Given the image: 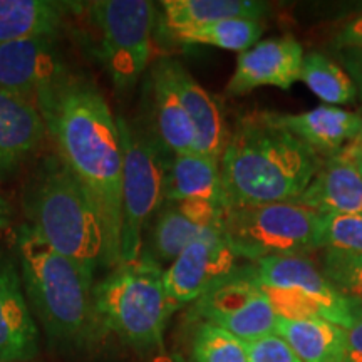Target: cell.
<instances>
[{
  "label": "cell",
  "instance_id": "obj_35",
  "mask_svg": "<svg viewBox=\"0 0 362 362\" xmlns=\"http://www.w3.org/2000/svg\"><path fill=\"white\" fill-rule=\"evenodd\" d=\"M146 362H185V361L181 359L178 354H173V352L160 349V351H156L151 357H149Z\"/></svg>",
  "mask_w": 362,
  "mask_h": 362
},
{
  "label": "cell",
  "instance_id": "obj_17",
  "mask_svg": "<svg viewBox=\"0 0 362 362\" xmlns=\"http://www.w3.org/2000/svg\"><path fill=\"white\" fill-rule=\"evenodd\" d=\"M47 136L42 115L33 103L0 89V175L11 173Z\"/></svg>",
  "mask_w": 362,
  "mask_h": 362
},
{
  "label": "cell",
  "instance_id": "obj_12",
  "mask_svg": "<svg viewBox=\"0 0 362 362\" xmlns=\"http://www.w3.org/2000/svg\"><path fill=\"white\" fill-rule=\"evenodd\" d=\"M257 279L264 287L292 288L324 304L332 314L334 324L349 329L362 310V304L342 293L330 280L317 269L305 255L267 257L253 262Z\"/></svg>",
  "mask_w": 362,
  "mask_h": 362
},
{
  "label": "cell",
  "instance_id": "obj_32",
  "mask_svg": "<svg viewBox=\"0 0 362 362\" xmlns=\"http://www.w3.org/2000/svg\"><path fill=\"white\" fill-rule=\"evenodd\" d=\"M337 56L341 59V64L344 71L351 76L354 81L357 93L362 96V51H356V49H341L337 51Z\"/></svg>",
  "mask_w": 362,
  "mask_h": 362
},
{
  "label": "cell",
  "instance_id": "obj_15",
  "mask_svg": "<svg viewBox=\"0 0 362 362\" xmlns=\"http://www.w3.org/2000/svg\"><path fill=\"white\" fill-rule=\"evenodd\" d=\"M163 59H165L171 84L178 93L181 103H183L185 110H187L193 123L194 136H197L194 151L220 161L230 134L220 104L205 88H202L194 81L189 71L181 62L168 57Z\"/></svg>",
  "mask_w": 362,
  "mask_h": 362
},
{
  "label": "cell",
  "instance_id": "obj_29",
  "mask_svg": "<svg viewBox=\"0 0 362 362\" xmlns=\"http://www.w3.org/2000/svg\"><path fill=\"white\" fill-rule=\"evenodd\" d=\"M322 274L342 293L362 304V253L324 250Z\"/></svg>",
  "mask_w": 362,
  "mask_h": 362
},
{
  "label": "cell",
  "instance_id": "obj_27",
  "mask_svg": "<svg viewBox=\"0 0 362 362\" xmlns=\"http://www.w3.org/2000/svg\"><path fill=\"white\" fill-rule=\"evenodd\" d=\"M193 362H247L245 342L210 322L197 325L192 339Z\"/></svg>",
  "mask_w": 362,
  "mask_h": 362
},
{
  "label": "cell",
  "instance_id": "obj_22",
  "mask_svg": "<svg viewBox=\"0 0 362 362\" xmlns=\"http://www.w3.org/2000/svg\"><path fill=\"white\" fill-rule=\"evenodd\" d=\"M71 4L52 0H0V44L56 37Z\"/></svg>",
  "mask_w": 362,
  "mask_h": 362
},
{
  "label": "cell",
  "instance_id": "obj_26",
  "mask_svg": "<svg viewBox=\"0 0 362 362\" xmlns=\"http://www.w3.org/2000/svg\"><path fill=\"white\" fill-rule=\"evenodd\" d=\"M300 81L327 104H351L359 94L354 81L344 67L320 52H310L304 57Z\"/></svg>",
  "mask_w": 362,
  "mask_h": 362
},
{
  "label": "cell",
  "instance_id": "obj_24",
  "mask_svg": "<svg viewBox=\"0 0 362 362\" xmlns=\"http://www.w3.org/2000/svg\"><path fill=\"white\" fill-rule=\"evenodd\" d=\"M206 230L208 228H203V226L187 218L175 203L166 202V205H163L155 215L151 235H149L148 252L143 253L160 267L166 264L171 265L176 257L189 243L200 238Z\"/></svg>",
  "mask_w": 362,
  "mask_h": 362
},
{
  "label": "cell",
  "instance_id": "obj_33",
  "mask_svg": "<svg viewBox=\"0 0 362 362\" xmlns=\"http://www.w3.org/2000/svg\"><path fill=\"white\" fill-rule=\"evenodd\" d=\"M346 362H362V310L356 317L354 324L347 329Z\"/></svg>",
  "mask_w": 362,
  "mask_h": 362
},
{
  "label": "cell",
  "instance_id": "obj_2",
  "mask_svg": "<svg viewBox=\"0 0 362 362\" xmlns=\"http://www.w3.org/2000/svg\"><path fill=\"white\" fill-rule=\"evenodd\" d=\"M324 158L269 111L240 116L220 158L225 208L296 202Z\"/></svg>",
  "mask_w": 362,
  "mask_h": 362
},
{
  "label": "cell",
  "instance_id": "obj_8",
  "mask_svg": "<svg viewBox=\"0 0 362 362\" xmlns=\"http://www.w3.org/2000/svg\"><path fill=\"white\" fill-rule=\"evenodd\" d=\"M123 148V223L121 264L136 262L143 253V232L160 210L165 178V149L156 136L116 117Z\"/></svg>",
  "mask_w": 362,
  "mask_h": 362
},
{
  "label": "cell",
  "instance_id": "obj_4",
  "mask_svg": "<svg viewBox=\"0 0 362 362\" xmlns=\"http://www.w3.org/2000/svg\"><path fill=\"white\" fill-rule=\"evenodd\" d=\"M30 226L59 253L90 272L104 267V230L96 208L59 158L45 161L29 194Z\"/></svg>",
  "mask_w": 362,
  "mask_h": 362
},
{
  "label": "cell",
  "instance_id": "obj_1",
  "mask_svg": "<svg viewBox=\"0 0 362 362\" xmlns=\"http://www.w3.org/2000/svg\"><path fill=\"white\" fill-rule=\"evenodd\" d=\"M59 160L96 208L104 230V267L121 264L123 148L116 117L93 83L71 78L39 106Z\"/></svg>",
  "mask_w": 362,
  "mask_h": 362
},
{
  "label": "cell",
  "instance_id": "obj_10",
  "mask_svg": "<svg viewBox=\"0 0 362 362\" xmlns=\"http://www.w3.org/2000/svg\"><path fill=\"white\" fill-rule=\"evenodd\" d=\"M72 76L56 37H34L0 44V89L39 106Z\"/></svg>",
  "mask_w": 362,
  "mask_h": 362
},
{
  "label": "cell",
  "instance_id": "obj_34",
  "mask_svg": "<svg viewBox=\"0 0 362 362\" xmlns=\"http://www.w3.org/2000/svg\"><path fill=\"white\" fill-rule=\"evenodd\" d=\"M337 156H341L342 160L356 163V165H362V123L354 138L337 153Z\"/></svg>",
  "mask_w": 362,
  "mask_h": 362
},
{
  "label": "cell",
  "instance_id": "obj_37",
  "mask_svg": "<svg viewBox=\"0 0 362 362\" xmlns=\"http://www.w3.org/2000/svg\"><path fill=\"white\" fill-rule=\"evenodd\" d=\"M357 166H359V170H361V173H362V165H357Z\"/></svg>",
  "mask_w": 362,
  "mask_h": 362
},
{
  "label": "cell",
  "instance_id": "obj_11",
  "mask_svg": "<svg viewBox=\"0 0 362 362\" xmlns=\"http://www.w3.org/2000/svg\"><path fill=\"white\" fill-rule=\"evenodd\" d=\"M237 259L221 225L208 228L165 270L166 293L175 309L193 304L237 269Z\"/></svg>",
  "mask_w": 362,
  "mask_h": 362
},
{
  "label": "cell",
  "instance_id": "obj_36",
  "mask_svg": "<svg viewBox=\"0 0 362 362\" xmlns=\"http://www.w3.org/2000/svg\"><path fill=\"white\" fill-rule=\"evenodd\" d=\"M8 223V218H7V205L6 202H4V198L0 197V228H4V226H7Z\"/></svg>",
  "mask_w": 362,
  "mask_h": 362
},
{
  "label": "cell",
  "instance_id": "obj_6",
  "mask_svg": "<svg viewBox=\"0 0 362 362\" xmlns=\"http://www.w3.org/2000/svg\"><path fill=\"white\" fill-rule=\"evenodd\" d=\"M319 218V214L292 202L265 203L225 208L221 228L235 255L253 264L317 250Z\"/></svg>",
  "mask_w": 362,
  "mask_h": 362
},
{
  "label": "cell",
  "instance_id": "obj_19",
  "mask_svg": "<svg viewBox=\"0 0 362 362\" xmlns=\"http://www.w3.org/2000/svg\"><path fill=\"white\" fill-rule=\"evenodd\" d=\"M156 139L170 155L194 151V128L183 103L171 84L165 59H158L149 72Z\"/></svg>",
  "mask_w": 362,
  "mask_h": 362
},
{
  "label": "cell",
  "instance_id": "obj_3",
  "mask_svg": "<svg viewBox=\"0 0 362 362\" xmlns=\"http://www.w3.org/2000/svg\"><path fill=\"white\" fill-rule=\"evenodd\" d=\"M22 282L51 341L84 349L103 325L94 304V272L49 245L30 225L17 235Z\"/></svg>",
  "mask_w": 362,
  "mask_h": 362
},
{
  "label": "cell",
  "instance_id": "obj_20",
  "mask_svg": "<svg viewBox=\"0 0 362 362\" xmlns=\"http://www.w3.org/2000/svg\"><path fill=\"white\" fill-rule=\"evenodd\" d=\"M200 198L223 205L220 161L202 153H180L166 155L165 178H163V200L183 202Z\"/></svg>",
  "mask_w": 362,
  "mask_h": 362
},
{
  "label": "cell",
  "instance_id": "obj_25",
  "mask_svg": "<svg viewBox=\"0 0 362 362\" xmlns=\"http://www.w3.org/2000/svg\"><path fill=\"white\" fill-rule=\"evenodd\" d=\"M262 33H264V24L260 21L226 19L205 27H198V29L171 34L170 37L181 44L214 45V47L225 49V51L242 54L257 44Z\"/></svg>",
  "mask_w": 362,
  "mask_h": 362
},
{
  "label": "cell",
  "instance_id": "obj_14",
  "mask_svg": "<svg viewBox=\"0 0 362 362\" xmlns=\"http://www.w3.org/2000/svg\"><path fill=\"white\" fill-rule=\"evenodd\" d=\"M37 325L22 291L16 262L0 252V362H25L37 354Z\"/></svg>",
  "mask_w": 362,
  "mask_h": 362
},
{
  "label": "cell",
  "instance_id": "obj_5",
  "mask_svg": "<svg viewBox=\"0 0 362 362\" xmlns=\"http://www.w3.org/2000/svg\"><path fill=\"white\" fill-rule=\"evenodd\" d=\"M94 304L103 329L141 352L163 349L170 315L176 310L165 287V270L141 253L94 287Z\"/></svg>",
  "mask_w": 362,
  "mask_h": 362
},
{
  "label": "cell",
  "instance_id": "obj_28",
  "mask_svg": "<svg viewBox=\"0 0 362 362\" xmlns=\"http://www.w3.org/2000/svg\"><path fill=\"white\" fill-rule=\"evenodd\" d=\"M317 247L324 250L362 253V215H320L317 225Z\"/></svg>",
  "mask_w": 362,
  "mask_h": 362
},
{
  "label": "cell",
  "instance_id": "obj_31",
  "mask_svg": "<svg viewBox=\"0 0 362 362\" xmlns=\"http://www.w3.org/2000/svg\"><path fill=\"white\" fill-rule=\"evenodd\" d=\"M334 45H336L337 51H341V49L362 51V16L354 17L334 35Z\"/></svg>",
  "mask_w": 362,
  "mask_h": 362
},
{
  "label": "cell",
  "instance_id": "obj_18",
  "mask_svg": "<svg viewBox=\"0 0 362 362\" xmlns=\"http://www.w3.org/2000/svg\"><path fill=\"white\" fill-rule=\"evenodd\" d=\"M272 115L279 124L297 136L324 160L337 155L354 138L362 123L361 115L336 106H317L300 115Z\"/></svg>",
  "mask_w": 362,
  "mask_h": 362
},
{
  "label": "cell",
  "instance_id": "obj_23",
  "mask_svg": "<svg viewBox=\"0 0 362 362\" xmlns=\"http://www.w3.org/2000/svg\"><path fill=\"white\" fill-rule=\"evenodd\" d=\"M275 334L284 337L302 362H346L347 330L324 319H277Z\"/></svg>",
  "mask_w": 362,
  "mask_h": 362
},
{
  "label": "cell",
  "instance_id": "obj_21",
  "mask_svg": "<svg viewBox=\"0 0 362 362\" xmlns=\"http://www.w3.org/2000/svg\"><path fill=\"white\" fill-rule=\"evenodd\" d=\"M161 11L163 30L171 35L226 19L260 21L269 6L253 0H165Z\"/></svg>",
  "mask_w": 362,
  "mask_h": 362
},
{
  "label": "cell",
  "instance_id": "obj_16",
  "mask_svg": "<svg viewBox=\"0 0 362 362\" xmlns=\"http://www.w3.org/2000/svg\"><path fill=\"white\" fill-rule=\"evenodd\" d=\"M292 203L319 215H362V173L359 166L337 155L325 158L309 187Z\"/></svg>",
  "mask_w": 362,
  "mask_h": 362
},
{
  "label": "cell",
  "instance_id": "obj_9",
  "mask_svg": "<svg viewBox=\"0 0 362 362\" xmlns=\"http://www.w3.org/2000/svg\"><path fill=\"white\" fill-rule=\"evenodd\" d=\"M192 315L228 330L243 342L275 334L277 315L257 279L255 265L237 267L228 277L193 302Z\"/></svg>",
  "mask_w": 362,
  "mask_h": 362
},
{
  "label": "cell",
  "instance_id": "obj_13",
  "mask_svg": "<svg viewBox=\"0 0 362 362\" xmlns=\"http://www.w3.org/2000/svg\"><path fill=\"white\" fill-rule=\"evenodd\" d=\"M304 47L291 35L267 39L238 54L237 67L226 84V94L243 96L262 86L291 89L300 79Z\"/></svg>",
  "mask_w": 362,
  "mask_h": 362
},
{
  "label": "cell",
  "instance_id": "obj_30",
  "mask_svg": "<svg viewBox=\"0 0 362 362\" xmlns=\"http://www.w3.org/2000/svg\"><path fill=\"white\" fill-rule=\"evenodd\" d=\"M247 362H302L288 342L279 334L245 342Z\"/></svg>",
  "mask_w": 362,
  "mask_h": 362
},
{
  "label": "cell",
  "instance_id": "obj_7",
  "mask_svg": "<svg viewBox=\"0 0 362 362\" xmlns=\"http://www.w3.org/2000/svg\"><path fill=\"white\" fill-rule=\"evenodd\" d=\"M88 12L99 34L98 54L117 93L136 88L153 54L156 6L149 0H96Z\"/></svg>",
  "mask_w": 362,
  "mask_h": 362
}]
</instances>
